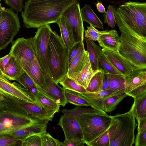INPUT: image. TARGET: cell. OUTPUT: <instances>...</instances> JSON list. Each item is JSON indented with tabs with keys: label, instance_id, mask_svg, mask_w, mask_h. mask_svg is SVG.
<instances>
[{
	"label": "cell",
	"instance_id": "cell-1",
	"mask_svg": "<svg viewBox=\"0 0 146 146\" xmlns=\"http://www.w3.org/2000/svg\"><path fill=\"white\" fill-rule=\"evenodd\" d=\"M78 0H27L21 15L23 26L36 28L56 23L62 13Z\"/></svg>",
	"mask_w": 146,
	"mask_h": 146
},
{
	"label": "cell",
	"instance_id": "cell-2",
	"mask_svg": "<svg viewBox=\"0 0 146 146\" xmlns=\"http://www.w3.org/2000/svg\"><path fill=\"white\" fill-rule=\"evenodd\" d=\"M61 111L70 114L75 118L82 130L83 141L87 145L106 132L111 122L112 116L92 107L77 106L71 110L63 109Z\"/></svg>",
	"mask_w": 146,
	"mask_h": 146
},
{
	"label": "cell",
	"instance_id": "cell-3",
	"mask_svg": "<svg viewBox=\"0 0 146 146\" xmlns=\"http://www.w3.org/2000/svg\"><path fill=\"white\" fill-rule=\"evenodd\" d=\"M114 13L116 24L120 32L119 53L137 68L146 69V36L132 29L115 9Z\"/></svg>",
	"mask_w": 146,
	"mask_h": 146
},
{
	"label": "cell",
	"instance_id": "cell-4",
	"mask_svg": "<svg viewBox=\"0 0 146 146\" xmlns=\"http://www.w3.org/2000/svg\"><path fill=\"white\" fill-rule=\"evenodd\" d=\"M41 120L28 113L15 101L5 96L0 101V138L9 137L15 131Z\"/></svg>",
	"mask_w": 146,
	"mask_h": 146
},
{
	"label": "cell",
	"instance_id": "cell-5",
	"mask_svg": "<svg viewBox=\"0 0 146 146\" xmlns=\"http://www.w3.org/2000/svg\"><path fill=\"white\" fill-rule=\"evenodd\" d=\"M68 52L60 36L52 31L48 42L47 57L51 77L58 84L67 74Z\"/></svg>",
	"mask_w": 146,
	"mask_h": 146
},
{
	"label": "cell",
	"instance_id": "cell-6",
	"mask_svg": "<svg viewBox=\"0 0 146 146\" xmlns=\"http://www.w3.org/2000/svg\"><path fill=\"white\" fill-rule=\"evenodd\" d=\"M108 129L110 146H132L135 142L137 125L132 109L122 114L112 116Z\"/></svg>",
	"mask_w": 146,
	"mask_h": 146
},
{
	"label": "cell",
	"instance_id": "cell-7",
	"mask_svg": "<svg viewBox=\"0 0 146 146\" xmlns=\"http://www.w3.org/2000/svg\"><path fill=\"white\" fill-rule=\"evenodd\" d=\"M116 11L123 20L138 34L146 36V3L129 1L120 5Z\"/></svg>",
	"mask_w": 146,
	"mask_h": 146
},
{
	"label": "cell",
	"instance_id": "cell-8",
	"mask_svg": "<svg viewBox=\"0 0 146 146\" xmlns=\"http://www.w3.org/2000/svg\"><path fill=\"white\" fill-rule=\"evenodd\" d=\"M52 31L50 25H46L37 28L35 36L29 38L35 58L45 77H52L48 67L47 50L48 39Z\"/></svg>",
	"mask_w": 146,
	"mask_h": 146
},
{
	"label": "cell",
	"instance_id": "cell-9",
	"mask_svg": "<svg viewBox=\"0 0 146 146\" xmlns=\"http://www.w3.org/2000/svg\"><path fill=\"white\" fill-rule=\"evenodd\" d=\"M21 27L18 13L3 8L0 26V51L12 42Z\"/></svg>",
	"mask_w": 146,
	"mask_h": 146
},
{
	"label": "cell",
	"instance_id": "cell-10",
	"mask_svg": "<svg viewBox=\"0 0 146 146\" xmlns=\"http://www.w3.org/2000/svg\"><path fill=\"white\" fill-rule=\"evenodd\" d=\"M78 1L72 4L61 15L75 43L83 42L84 28Z\"/></svg>",
	"mask_w": 146,
	"mask_h": 146
},
{
	"label": "cell",
	"instance_id": "cell-11",
	"mask_svg": "<svg viewBox=\"0 0 146 146\" xmlns=\"http://www.w3.org/2000/svg\"><path fill=\"white\" fill-rule=\"evenodd\" d=\"M124 76L128 96L136 99L146 94V69H136Z\"/></svg>",
	"mask_w": 146,
	"mask_h": 146
},
{
	"label": "cell",
	"instance_id": "cell-12",
	"mask_svg": "<svg viewBox=\"0 0 146 146\" xmlns=\"http://www.w3.org/2000/svg\"><path fill=\"white\" fill-rule=\"evenodd\" d=\"M0 92L5 97L19 103L22 102H33L36 98L28 89L22 87L20 84L11 83L7 79L0 78Z\"/></svg>",
	"mask_w": 146,
	"mask_h": 146
},
{
	"label": "cell",
	"instance_id": "cell-13",
	"mask_svg": "<svg viewBox=\"0 0 146 146\" xmlns=\"http://www.w3.org/2000/svg\"><path fill=\"white\" fill-rule=\"evenodd\" d=\"M9 53L14 57L20 64L30 62L35 58L33 48L28 38H19L13 41Z\"/></svg>",
	"mask_w": 146,
	"mask_h": 146
},
{
	"label": "cell",
	"instance_id": "cell-14",
	"mask_svg": "<svg viewBox=\"0 0 146 146\" xmlns=\"http://www.w3.org/2000/svg\"><path fill=\"white\" fill-rule=\"evenodd\" d=\"M25 73L33 80L38 90L42 94L47 90L44 75L35 57L32 61L20 64Z\"/></svg>",
	"mask_w": 146,
	"mask_h": 146
},
{
	"label": "cell",
	"instance_id": "cell-15",
	"mask_svg": "<svg viewBox=\"0 0 146 146\" xmlns=\"http://www.w3.org/2000/svg\"><path fill=\"white\" fill-rule=\"evenodd\" d=\"M63 114L59 120L58 125L62 129L65 136V139L82 141V133L76 119L70 114L65 113Z\"/></svg>",
	"mask_w": 146,
	"mask_h": 146
},
{
	"label": "cell",
	"instance_id": "cell-16",
	"mask_svg": "<svg viewBox=\"0 0 146 146\" xmlns=\"http://www.w3.org/2000/svg\"><path fill=\"white\" fill-rule=\"evenodd\" d=\"M103 53L108 59L123 75L128 74L133 70L138 69L119 52L102 48Z\"/></svg>",
	"mask_w": 146,
	"mask_h": 146
},
{
	"label": "cell",
	"instance_id": "cell-17",
	"mask_svg": "<svg viewBox=\"0 0 146 146\" xmlns=\"http://www.w3.org/2000/svg\"><path fill=\"white\" fill-rule=\"evenodd\" d=\"M50 120L45 119L36 121L29 126L15 131L9 137L19 139L23 141L28 137L35 134L46 132L47 124Z\"/></svg>",
	"mask_w": 146,
	"mask_h": 146
},
{
	"label": "cell",
	"instance_id": "cell-18",
	"mask_svg": "<svg viewBox=\"0 0 146 146\" xmlns=\"http://www.w3.org/2000/svg\"><path fill=\"white\" fill-rule=\"evenodd\" d=\"M123 92H124L108 89L97 92L78 93V95L88 103L90 106L98 110L103 111L102 104L105 99L111 95Z\"/></svg>",
	"mask_w": 146,
	"mask_h": 146
},
{
	"label": "cell",
	"instance_id": "cell-19",
	"mask_svg": "<svg viewBox=\"0 0 146 146\" xmlns=\"http://www.w3.org/2000/svg\"><path fill=\"white\" fill-rule=\"evenodd\" d=\"M45 78L47 90L43 94L59 105L64 107L68 103L65 96V89L60 87L51 77Z\"/></svg>",
	"mask_w": 146,
	"mask_h": 146
},
{
	"label": "cell",
	"instance_id": "cell-20",
	"mask_svg": "<svg viewBox=\"0 0 146 146\" xmlns=\"http://www.w3.org/2000/svg\"><path fill=\"white\" fill-rule=\"evenodd\" d=\"M97 41L102 48L119 52L120 38L116 30H104L100 35Z\"/></svg>",
	"mask_w": 146,
	"mask_h": 146
},
{
	"label": "cell",
	"instance_id": "cell-21",
	"mask_svg": "<svg viewBox=\"0 0 146 146\" xmlns=\"http://www.w3.org/2000/svg\"><path fill=\"white\" fill-rule=\"evenodd\" d=\"M36 99L42 108L47 118L50 121H52L54 114L59 112L60 105L38 90Z\"/></svg>",
	"mask_w": 146,
	"mask_h": 146
},
{
	"label": "cell",
	"instance_id": "cell-22",
	"mask_svg": "<svg viewBox=\"0 0 146 146\" xmlns=\"http://www.w3.org/2000/svg\"><path fill=\"white\" fill-rule=\"evenodd\" d=\"M100 70H94L92 68L88 56L82 69L78 73L69 77L86 89L93 76Z\"/></svg>",
	"mask_w": 146,
	"mask_h": 146
},
{
	"label": "cell",
	"instance_id": "cell-23",
	"mask_svg": "<svg viewBox=\"0 0 146 146\" xmlns=\"http://www.w3.org/2000/svg\"><path fill=\"white\" fill-rule=\"evenodd\" d=\"M87 46L88 56L92 68L93 70L99 69V58L103 54L102 47L94 41L85 38Z\"/></svg>",
	"mask_w": 146,
	"mask_h": 146
},
{
	"label": "cell",
	"instance_id": "cell-24",
	"mask_svg": "<svg viewBox=\"0 0 146 146\" xmlns=\"http://www.w3.org/2000/svg\"><path fill=\"white\" fill-rule=\"evenodd\" d=\"M24 73L19 62L14 57L11 56L4 68L3 74L8 80H16Z\"/></svg>",
	"mask_w": 146,
	"mask_h": 146
},
{
	"label": "cell",
	"instance_id": "cell-25",
	"mask_svg": "<svg viewBox=\"0 0 146 146\" xmlns=\"http://www.w3.org/2000/svg\"><path fill=\"white\" fill-rule=\"evenodd\" d=\"M82 20L95 27L103 29L102 22L97 17L90 7V5L85 4L80 9Z\"/></svg>",
	"mask_w": 146,
	"mask_h": 146
},
{
	"label": "cell",
	"instance_id": "cell-26",
	"mask_svg": "<svg viewBox=\"0 0 146 146\" xmlns=\"http://www.w3.org/2000/svg\"><path fill=\"white\" fill-rule=\"evenodd\" d=\"M19 104L32 116L41 119H49L42 108L37 101L33 102L22 101Z\"/></svg>",
	"mask_w": 146,
	"mask_h": 146
},
{
	"label": "cell",
	"instance_id": "cell-27",
	"mask_svg": "<svg viewBox=\"0 0 146 146\" xmlns=\"http://www.w3.org/2000/svg\"><path fill=\"white\" fill-rule=\"evenodd\" d=\"M88 57L87 51L85 50L73 60L68 67L67 75L69 77L78 73L84 67Z\"/></svg>",
	"mask_w": 146,
	"mask_h": 146
},
{
	"label": "cell",
	"instance_id": "cell-28",
	"mask_svg": "<svg viewBox=\"0 0 146 146\" xmlns=\"http://www.w3.org/2000/svg\"><path fill=\"white\" fill-rule=\"evenodd\" d=\"M131 108L137 121L146 117V94L137 98L134 99Z\"/></svg>",
	"mask_w": 146,
	"mask_h": 146
},
{
	"label": "cell",
	"instance_id": "cell-29",
	"mask_svg": "<svg viewBox=\"0 0 146 146\" xmlns=\"http://www.w3.org/2000/svg\"><path fill=\"white\" fill-rule=\"evenodd\" d=\"M128 95L124 92L111 95L103 101L102 107L103 111L106 113L111 112L116 108L119 103Z\"/></svg>",
	"mask_w": 146,
	"mask_h": 146
},
{
	"label": "cell",
	"instance_id": "cell-30",
	"mask_svg": "<svg viewBox=\"0 0 146 146\" xmlns=\"http://www.w3.org/2000/svg\"><path fill=\"white\" fill-rule=\"evenodd\" d=\"M59 27L61 38L66 47L69 50L75 44L72 34L67 27L61 16L56 23Z\"/></svg>",
	"mask_w": 146,
	"mask_h": 146
},
{
	"label": "cell",
	"instance_id": "cell-31",
	"mask_svg": "<svg viewBox=\"0 0 146 146\" xmlns=\"http://www.w3.org/2000/svg\"><path fill=\"white\" fill-rule=\"evenodd\" d=\"M108 89L125 92V81L124 75L107 74Z\"/></svg>",
	"mask_w": 146,
	"mask_h": 146
},
{
	"label": "cell",
	"instance_id": "cell-32",
	"mask_svg": "<svg viewBox=\"0 0 146 146\" xmlns=\"http://www.w3.org/2000/svg\"><path fill=\"white\" fill-rule=\"evenodd\" d=\"M104 72L100 68L99 70L92 78L86 88L87 92H97L103 90V83Z\"/></svg>",
	"mask_w": 146,
	"mask_h": 146
},
{
	"label": "cell",
	"instance_id": "cell-33",
	"mask_svg": "<svg viewBox=\"0 0 146 146\" xmlns=\"http://www.w3.org/2000/svg\"><path fill=\"white\" fill-rule=\"evenodd\" d=\"M65 89L82 93L87 92L83 86L75 81L66 75L59 82Z\"/></svg>",
	"mask_w": 146,
	"mask_h": 146
},
{
	"label": "cell",
	"instance_id": "cell-34",
	"mask_svg": "<svg viewBox=\"0 0 146 146\" xmlns=\"http://www.w3.org/2000/svg\"><path fill=\"white\" fill-rule=\"evenodd\" d=\"M65 96L68 103L79 106H89L90 105L78 95V92L65 89Z\"/></svg>",
	"mask_w": 146,
	"mask_h": 146
},
{
	"label": "cell",
	"instance_id": "cell-35",
	"mask_svg": "<svg viewBox=\"0 0 146 146\" xmlns=\"http://www.w3.org/2000/svg\"><path fill=\"white\" fill-rule=\"evenodd\" d=\"M99 63L100 68L102 70L104 73L123 75L108 59L103 53L99 58Z\"/></svg>",
	"mask_w": 146,
	"mask_h": 146
},
{
	"label": "cell",
	"instance_id": "cell-36",
	"mask_svg": "<svg viewBox=\"0 0 146 146\" xmlns=\"http://www.w3.org/2000/svg\"><path fill=\"white\" fill-rule=\"evenodd\" d=\"M83 42L75 43L68 50V67L74 58L85 50Z\"/></svg>",
	"mask_w": 146,
	"mask_h": 146
},
{
	"label": "cell",
	"instance_id": "cell-37",
	"mask_svg": "<svg viewBox=\"0 0 146 146\" xmlns=\"http://www.w3.org/2000/svg\"><path fill=\"white\" fill-rule=\"evenodd\" d=\"M114 9V6L109 5L107 11L104 15V23H107L109 27L112 28L115 27L116 24Z\"/></svg>",
	"mask_w": 146,
	"mask_h": 146
},
{
	"label": "cell",
	"instance_id": "cell-38",
	"mask_svg": "<svg viewBox=\"0 0 146 146\" xmlns=\"http://www.w3.org/2000/svg\"><path fill=\"white\" fill-rule=\"evenodd\" d=\"M40 135L42 146H61V142L52 137L47 132L42 133Z\"/></svg>",
	"mask_w": 146,
	"mask_h": 146
},
{
	"label": "cell",
	"instance_id": "cell-39",
	"mask_svg": "<svg viewBox=\"0 0 146 146\" xmlns=\"http://www.w3.org/2000/svg\"><path fill=\"white\" fill-rule=\"evenodd\" d=\"M87 29L85 31V37L94 41H97L100 35L104 31V30L100 31L91 25L87 26Z\"/></svg>",
	"mask_w": 146,
	"mask_h": 146
},
{
	"label": "cell",
	"instance_id": "cell-40",
	"mask_svg": "<svg viewBox=\"0 0 146 146\" xmlns=\"http://www.w3.org/2000/svg\"><path fill=\"white\" fill-rule=\"evenodd\" d=\"M22 146H42L40 134H35L28 137L23 142Z\"/></svg>",
	"mask_w": 146,
	"mask_h": 146
},
{
	"label": "cell",
	"instance_id": "cell-41",
	"mask_svg": "<svg viewBox=\"0 0 146 146\" xmlns=\"http://www.w3.org/2000/svg\"><path fill=\"white\" fill-rule=\"evenodd\" d=\"M16 80L24 88L28 89L36 86L32 79L25 73L21 75Z\"/></svg>",
	"mask_w": 146,
	"mask_h": 146
},
{
	"label": "cell",
	"instance_id": "cell-42",
	"mask_svg": "<svg viewBox=\"0 0 146 146\" xmlns=\"http://www.w3.org/2000/svg\"><path fill=\"white\" fill-rule=\"evenodd\" d=\"M23 141L12 137L0 138V146H22Z\"/></svg>",
	"mask_w": 146,
	"mask_h": 146
},
{
	"label": "cell",
	"instance_id": "cell-43",
	"mask_svg": "<svg viewBox=\"0 0 146 146\" xmlns=\"http://www.w3.org/2000/svg\"><path fill=\"white\" fill-rule=\"evenodd\" d=\"M4 1L13 10L18 13L22 11L24 6L23 4V0H4Z\"/></svg>",
	"mask_w": 146,
	"mask_h": 146
},
{
	"label": "cell",
	"instance_id": "cell-44",
	"mask_svg": "<svg viewBox=\"0 0 146 146\" xmlns=\"http://www.w3.org/2000/svg\"><path fill=\"white\" fill-rule=\"evenodd\" d=\"M135 146H146V131L137 132L135 140Z\"/></svg>",
	"mask_w": 146,
	"mask_h": 146
},
{
	"label": "cell",
	"instance_id": "cell-45",
	"mask_svg": "<svg viewBox=\"0 0 146 146\" xmlns=\"http://www.w3.org/2000/svg\"><path fill=\"white\" fill-rule=\"evenodd\" d=\"M84 144L82 140L76 139H65L61 142V146H83Z\"/></svg>",
	"mask_w": 146,
	"mask_h": 146
},
{
	"label": "cell",
	"instance_id": "cell-46",
	"mask_svg": "<svg viewBox=\"0 0 146 146\" xmlns=\"http://www.w3.org/2000/svg\"><path fill=\"white\" fill-rule=\"evenodd\" d=\"M11 56V55L9 53L4 57L0 58V69L3 73L5 66L8 62Z\"/></svg>",
	"mask_w": 146,
	"mask_h": 146
},
{
	"label": "cell",
	"instance_id": "cell-47",
	"mask_svg": "<svg viewBox=\"0 0 146 146\" xmlns=\"http://www.w3.org/2000/svg\"><path fill=\"white\" fill-rule=\"evenodd\" d=\"M138 123L137 132L146 131V117L137 121Z\"/></svg>",
	"mask_w": 146,
	"mask_h": 146
},
{
	"label": "cell",
	"instance_id": "cell-48",
	"mask_svg": "<svg viewBox=\"0 0 146 146\" xmlns=\"http://www.w3.org/2000/svg\"><path fill=\"white\" fill-rule=\"evenodd\" d=\"M108 74L104 72L103 83V90H108Z\"/></svg>",
	"mask_w": 146,
	"mask_h": 146
},
{
	"label": "cell",
	"instance_id": "cell-49",
	"mask_svg": "<svg viewBox=\"0 0 146 146\" xmlns=\"http://www.w3.org/2000/svg\"><path fill=\"white\" fill-rule=\"evenodd\" d=\"M96 6L98 11L99 12L106 13V12L105 10V8L103 5L100 2L96 4Z\"/></svg>",
	"mask_w": 146,
	"mask_h": 146
},
{
	"label": "cell",
	"instance_id": "cell-50",
	"mask_svg": "<svg viewBox=\"0 0 146 146\" xmlns=\"http://www.w3.org/2000/svg\"><path fill=\"white\" fill-rule=\"evenodd\" d=\"M29 90L30 94L36 98L37 96L38 92V90L36 86H35L31 89H29Z\"/></svg>",
	"mask_w": 146,
	"mask_h": 146
},
{
	"label": "cell",
	"instance_id": "cell-51",
	"mask_svg": "<svg viewBox=\"0 0 146 146\" xmlns=\"http://www.w3.org/2000/svg\"><path fill=\"white\" fill-rule=\"evenodd\" d=\"M3 7L1 3H0V26L1 22L2 11Z\"/></svg>",
	"mask_w": 146,
	"mask_h": 146
},
{
	"label": "cell",
	"instance_id": "cell-52",
	"mask_svg": "<svg viewBox=\"0 0 146 146\" xmlns=\"http://www.w3.org/2000/svg\"><path fill=\"white\" fill-rule=\"evenodd\" d=\"M0 78L2 79H5L6 78L3 75V73L0 69Z\"/></svg>",
	"mask_w": 146,
	"mask_h": 146
},
{
	"label": "cell",
	"instance_id": "cell-53",
	"mask_svg": "<svg viewBox=\"0 0 146 146\" xmlns=\"http://www.w3.org/2000/svg\"><path fill=\"white\" fill-rule=\"evenodd\" d=\"M4 97V96L0 92V101L2 100L3 99Z\"/></svg>",
	"mask_w": 146,
	"mask_h": 146
},
{
	"label": "cell",
	"instance_id": "cell-54",
	"mask_svg": "<svg viewBox=\"0 0 146 146\" xmlns=\"http://www.w3.org/2000/svg\"><path fill=\"white\" fill-rule=\"evenodd\" d=\"M32 1H44V0H31Z\"/></svg>",
	"mask_w": 146,
	"mask_h": 146
},
{
	"label": "cell",
	"instance_id": "cell-55",
	"mask_svg": "<svg viewBox=\"0 0 146 146\" xmlns=\"http://www.w3.org/2000/svg\"><path fill=\"white\" fill-rule=\"evenodd\" d=\"M1 0H0V1H1Z\"/></svg>",
	"mask_w": 146,
	"mask_h": 146
}]
</instances>
